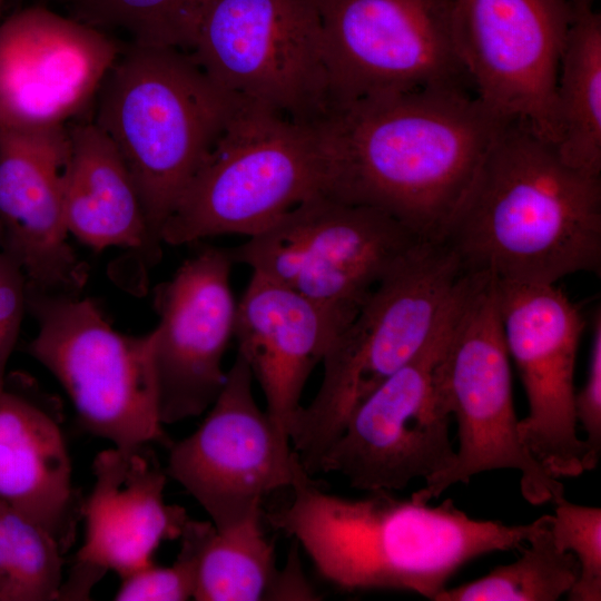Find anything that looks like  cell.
Wrapping results in <instances>:
<instances>
[{"label":"cell","mask_w":601,"mask_h":601,"mask_svg":"<svg viewBox=\"0 0 601 601\" xmlns=\"http://www.w3.org/2000/svg\"><path fill=\"white\" fill-rule=\"evenodd\" d=\"M505 119L462 87H433L343 105L321 125L324 194L442 242Z\"/></svg>","instance_id":"cell-1"},{"label":"cell","mask_w":601,"mask_h":601,"mask_svg":"<svg viewBox=\"0 0 601 601\" xmlns=\"http://www.w3.org/2000/svg\"><path fill=\"white\" fill-rule=\"evenodd\" d=\"M444 242L467 272L552 284L601 269V175L568 165L528 124L505 120Z\"/></svg>","instance_id":"cell-2"},{"label":"cell","mask_w":601,"mask_h":601,"mask_svg":"<svg viewBox=\"0 0 601 601\" xmlns=\"http://www.w3.org/2000/svg\"><path fill=\"white\" fill-rule=\"evenodd\" d=\"M299 465L293 500L266 514L292 536L317 572L347 590H402L434 600L465 563L492 552L521 549L550 521L529 524L475 520L447 499L430 505L372 491L359 499L318 489Z\"/></svg>","instance_id":"cell-3"},{"label":"cell","mask_w":601,"mask_h":601,"mask_svg":"<svg viewBox=\"0 0 601 601\" xmlns=\"http://www.w3.org/2000/svg\"><path fill=\"white\" fill-rule=\"evenodd\" d=\"M95 101L93 121L129 169L159 262L162 227L237 101L189 51L130 43L121 47Z\"/></svg>","instance_id":"cell-4"},{"label":"cell","mask_w":601,"mask_h":601,"mask_svg":"<svg viewBox=\"0 0 601 601\" xmlns=\"http://www.w3.org/2000/svg\"><path fill=\"white\" fill-rule=\"evenodd\" d=\"M466 270L444 243L423 240L374 288L331 342L321 385L288 430L292 450L313 475L324 452L373 390L413 359L447 321Z\"/></svg>","instance_id":"cell-5"},{"label":"cell","mask_w":601,"mask_h":601,"mask_svg":"<svg viewBox=\"0 0 601 601\" xmlns=\"http://www.w3.org/2000/svg\"><path fill=\"white\" fill-rule=\"evenodd\" d=\"M325 181L321 126L237 101L166 220L162 244L257 235L296 206L324 194Z\"/></svg>","instance_id":"cell-6"},{"label":"cell","mask_w":601,"mask_h":601,"mask_svg":"<svg viewBox=\"0 0 601 601\" xmlns=\"http://www.w3.org/2000/svg\"><path fill=\"white\" fill-rule=\"evenodd\" d=\"M509 358L496 277L467 272L436 374L443 407L457 422L460 445L452 467L412 495L428 502L453 484L499 469L521 473L522 496L533 505L564 492L520 441Z\"/></svg>","instance_id":"cell-7"},{"label":"cell","mask_w":601,"mask_h":601,"mask_svg":"<svg viewBox=\"0 0 601 601\" xmlns=\"http://www.w3.org/2000/svg\"><path fill=\"white\" fill-rule=\"evenodd\" d=\"M189 52L236 101L313 126L338 108L318 0H211Z\"/></svg>","instance_id":"cell-8"},{"label":"cell","mask_w":601,"mask_h":601,"mask_svg":"<svg viewBox=\"0 0 601 601\" xmlns=\"http://www.w3.org/2000/svg\"><path fill=\"white\" fill-rule=\"evenodd\" d=\"M423 240L378 209L321 194L228 249L234 264L314 305L335 338L381 280Z\"/></svg>","instance_id":"cell-9"},{"label":"cell","mask_w":601,"mask_h":601,"mask_svg":"<svg viewBox=\"0 0 601 601\" xmlns=\"http://www.w3.org/2000/svg\"><path fill=\"white\" fill-rule=\"evenodd\" d=\"M27 311L38 324L28 353L70 398L79 425L117 447L167 444L154 367L155 331H116L96 303L28 285Z\"/></svg>","instance_id":"cell-10"},{"label":"cell","mask_w":601,"mask_h":601,"mask_svg":"<svg viewBox=\"0 0 601 601\" xmlns=\"http://www.w3.org/2000/svg\"><path fill=\"white\" fill-rule=\"evenodd\" d=\"M461 290L431 342L352 411L322 455L317 473H337L357 490L393 492L452 467L456 451L449 434L451 415L443 407L436 374Z\"/></svg>","instance_id":"cell-11"},{"label":"cell","mask_w":601,"mask_h":601,"mask_svg":"<svg viewBox=\"0 0 601 601\" xmlns=\"http://www.w3.org/2000/svg\"><path fill=\"white\" fill-rule=\"evenodd\" d=\"M318 2L338 108L433 87L473 91L454 40L453 0Z\"/></svg>","instance_id":"cell-12"},{"label":"cell","mask_w":601,"mask_h":601,"mask_svg":"<svg viewBox=\"0 0 601 601\" xmlns=\"http://www.w3.org/2000/svg\"><path fill=\"white\" fill-rule=\"evenodd\" d=\"M253 381L237 353L200 425L169 444L167 475L219 530L260 514L263 499L290 487L300 465L288 436L255 401Z\"/></svg>","instance_id":"cell-13"},{"label":"cell","mask_w":601,"mask_h":601,"mask_svg":"<svg viewBox=\"0 0 601 601\" xmlns=\"http://www.w3.org/2000/svg\"><path fill=\"white\" fill-rule=\"evenodd\" d=\"M570 0H453L456 50L473 92L494 115L555 145V89Z\"/></svg>","instance_id":"cell-14"},{"label":"cell","mask_w":601,"mask_h":601,"mask_svg":"<svg viewBox=\"0 0 601 601\" xmlns=\"http://www.w3.org/2000/svg\"><path fill=\"white\" fill-rule=\"evenodd\" d=\"M496 280L505 344L529 403L520 441L553 477L578 476L587 452L573 410L580 312L555 285Z\"/></svg>","instance_id":"cell-15"},{"label":"cell","mask_w":601,"mask_h":601,"mask_svg":"<svg viewBox=\"0 0 601 601\" xmlns=\"http://www.w3.org/2000/svg\"><path fill=\"white\" fill-rule=\"evenodd\" d=\"M121 50L105 31L43 4L0 22V129L68 121L93 102Z\"/></svg>","instance_id":"cell-16"},{"label":"cell","mask_w":601,"mask_h":601,"mask_svg":"<svg viewBox=\"0 0 601 601\" xmlns=\"http://www.w3.org/2000/svg\"><path fill=\"white\" fill-rule=\"evenodd\" d=\"M229 249L204 246L155 288L154 367L164 425L200 416L226 380L237 303Z\"/></svg>","instance_id":"cell-17"},{"label":"cell","mask_w":601,"mask_h":601,"mask_svg":"<svg viewBox=\"0 0 601 601\" xmlns=\"http://www.w3.org/2000/svg\"><path fill=\"white\" fill-rule=\"evenodd\" d=\"M95 482L83 497L85 540L59 600H88L93 585L112 571L122 578L152 563L158 546L179 539L189 516L164 497L167 473L151 445L99 452Z\"/></svg>","instance_id":"cell-18"},{"label":"cell","mask_w":601,"mask_h":601,"mask_svg":"<svg viewBox=\"0 0 601 601\" xmlns=\"http://www.w3.org/2000/svg\"><path fill=\"white\" fill-rule=\"evenodd\" d=\"M68 125L0 129V250L28 285L79 295L88 266L71 247L63 216Z\"/></svg>","instance_id":"cell-19"},{"label":"cell","mask_w":601,"mask_h":601,"mask_svg":"<svg viewBox=\"0 0 601 601\" xmlns=\"http://www.w3.org/2000/svg\"><path fill=\"white\" fill-rule=\"evenodd\" d=\"M61 402L23 373L0 388V500L45 528L67 553L83 497L72 481Z\"/></svg>","instance_id":"cell-20"},{"label":"cell","mask_w":601,"mask_h":601,"mask_svg":"<svg viewBox=\"0 0 601 601\" xmlns=\"http://www.w3.org/2000/svg\"><path fill=\"white\" fill-rule=\"evenodd\" d=\"M234 338L262 388L267 414L288 436L306 382L334 339L333 331L305 298L252 272L237 303Z\"/></svg>","instance_id":"cell-21"},{"label":"cell","mask_w":601,"mask_h":601,"mask_svg":"<svg viewBox=\"0 0 601 601\" xmlns=\"http://www.w3.org/2000/svg\"><path fill=\"white\" fill-rule=\"evenodd\" d=\"M70 159L63 196L69 235L95 250L132 249L155 258L134 179L120 152L93 120L69 126Z\"/></svg>","instance_id":"cell-22"},{"label":"cell","mask_w":601,"mask_h":601,"mask_svg":"<svg viewBox=\"0 0 601 601\" xmlns=\"http://www.w3.org/2000/svg\"><path fill=\"white\" fill-rule=\"evenodd\" d=\"M570 0L572 17L555 89V148L570 166L601 175V14Z\"/></svg>","instance_id":"cell-23"},{"label":"cell","mask_w":601,"mask_h":601,"mask_svg":"<svg viewBox=\"0 0 601 601\" xmlns=\"http://www.w3.org/2000/svg\"><path fill=\"white\" fill-rule=\"evenodd\" d=\"M262 515L220 530L210 523L198 553L195 600H268L278 569Z\"/></svg>","instance_id":"cell-24"},{"label":"cell","mask_w":601,"mask_h":601,"mask_svg":"<svg viewBox=\"0 0 601 601\" xmlns=\"http://www.w3.org/2000/svg\"><path fill=\"white\" fill-rule=\"evenodd\" d=\"M528 543L513 563L496 566L474 581L445 588L434 601H555L568 594L579 579L580 564L571 552L558 549L550 521Z\"/></svg>","instance_id":"cell-25"},{"label":"cell","mask_w":601,"mask_h":601,"mask_svg":"<svg viewBox=\"0 0 601 601\" xmlns=\"http://www.w3.org/2000/svg\"><path fill=\"white\" fill-rule=\"evenodd\" d=\"M68 16L101 31L119 30L130 45L190 51L211 0H57Z\"/></svg>","instance_id":"cell-26"},{"label":"cell","mask_w":601,"mask_h":601,"mask_svg":"<svg viewBox=\"0 0 601 601\" xmlns=\"http://www.w3.org/2000/svg\"><path fill=\"white\" fill-rule=\"evenodd\" d=\"M63 554L45 528L0 500V601L59 600Z\"/></svg>","instance_id":"cell-27"},{"label":"cell","mask_w":601,"mask_h":601,"mask_svg":"<svg viewBox=\"0 0 601 601\" xmlns=\"http://www.w3.org/2000/svg\"><path fill=\"white\" fill-rule=\"evenodd\" d=\"M550 531L559 550L571 552L580 564L570 601L601 600V509L574 504L563 493L552 501Z\"/></svg>","instance_id":"cell-28"},{"label":"cell","mask_w":601,"mask_h":601,"mask_svg":"<svg viewBox=\"0 0 601 601\" xmlns=\"http://www.w3.org/2000/svg\"><path fill=\"white\" fill-rule=\"evenodd\" d=\"M211 522L190 518L179 536L180 549L170 565L154 562L122 578L116 601H185L194 599L199 549Z\"/></svg>","instance_id":"cell-29"},{"label":"cell","mask_w":601,"mask_h":601,"mask_svg":"<svg viewBox=\"0 0 601 601\" xmlns=\"http://www.w3.org/2000/svg\"><path fill=\"white\" fill-rule=\"evenodd\" d=\"M573 410L577 425H581L587 439L583 471L593 470L601 455V311L598 307L592 319V339L588 375L579 392H574Z\"/></svg>","instance_id":"cell-30"},{"label":"cell","mask_w":601,"mask_h":601,"mask_svg":"<svg viewBox=\"0 0 601 601\" xmlns=\"http://www.w3.org/2000/svg\"><path fill=\"white\" fill-rule=\"evenodd\" d=\"M287 562L278 570L268 600H318L319 595L304 575L298 555V543L294 540Z\"/></svg>","instance_id":"cell-31"},{"label":"cell","mask_w":601,"mask_h":601,"mask_svg":"<svg viewBox=\"0 0 601 601\" xmlns=\"http://www.w3.org/2000/svg\"><path fill=\"white\" fill-rule=\"evenodd\" d=\"M10 0H0V22L6 17L4 11Z\"/></svg>","instance_id":"cell-32"},{"label":"cell","mask_w":601,"mask_h":601,"mask_svg":"<svg viewBox=\"0 0 601 601\" xmlns=\"http://www.w3.org/2000/svg\"><path fill=\"white\" fill-rule=\"evenodd\" d=\"M3 383H4V373H3L2 367L0 365V388L2 387Z\"/></svg>","instance_id":"cell-33"}]
</instances>
